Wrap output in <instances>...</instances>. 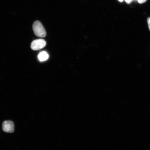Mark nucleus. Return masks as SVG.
<instances>
[{
	"mask_svg": "<svg viewBox=\"0 0 150 150\" xmlns=\"http://www.w3.org/2000/svg\"><path fill=\"white\" fill-rule=\"evenodd\" d=\"M33 28L34 33L37 36L40 38L46 37V32L45 30L40 21H36L34 22Z\"/></svg>",
	"mask_w": 150,
	"mask_h": 150,
	"instance_id": "nucleus-1",
	"label": "nucleus"
},
{
	"mask_svg": "<svg viewBox=\"0 0 150 150\" xmlns=\"http://www.w3.org/2000/svg\"><path fill=\"white\" fill-rule=\"evenodd\" d=\"M46 42L44 39H38L33 41L31 45L32 49L37 50L42 49L46 46Z\"/></svg>",
	"mask_w": 150,
	"mask_h": 150,
	"instance_id": "nucleus-2",
	"label": "nucleus"
},
{
	"mask_svg": "<svg viewBox=\"0 0 150 150\" xmlns=\"http://www.w3.org/2000/svg\"><path fill=\"white\" fill-rule=\"evenodd\" d=\"M2 129L5 132H13L14 130L13 122L10 120L4 121L2 124Z\"/></svg>",
	"mask_w": 150,
	"mask_h": 150,
	"instance_id": "nucleus-3",
	"label": "nucleus"
},
{
	"mask_svg": "<svg viewBox=\"0 0 150 150\" xmlns=\"http://www.w3.org/2000/svg\"><path fill=\"white\" fill-rule=\"evenodd\" d=\"M49 55L46 52H41L38 55V58L39 61L43 62L46 61L48 59Z\"/></svg>",
	"mask_w": 150,
	"mask_h": 150,
	"instance_id": "nucleus-4",
	"label": "nucleus"
},
{
	"mask_svg": "<svg viewBox=\"0 0 150 150\" xmlns=\"http://www.w3.org/2000/svg\"><path fill=\"white\" fill-rule=\"evenodd\" d=\"M147 21L149 29L150 31V18H147Z\"/></svg>",
	"mask_w": 150,
	"mask_h": 150,
	"instance_id": "nucleus-5",
	"label": "nucleus"
},
{
	"mask_svg": "<svg viewBox=\"0 0 150 150\" xmlns=\"http://www.w3.org/2000/svg\"><path fill=\"white\" fill-rule=\"evenodd\" d=\"M147 0H137L138 2L140 4H142L145 3Z\"/></svg>",
	"mask_w": 150,
	"mask_h": 150,
	"instance_id": "nucleus-6",
	"label": "nucleus"
},
{
	"mask_svg": "<svg viewBox=\"0 0 150 150\" xmlns=\"http://www.w3.org/2000/svg\"><path fill=\"white\" fill-rule=\"evenodd\" d=\"M125 2L129 4L132 2L134 0H125Z\"/></svg>",
	"mask_w": 150,
	"mask_h": 150,
	"instance_id": "nucleus-7",
	"label": "nucleus"
},
{
	"mask_svg": "<svg viewBox=\"0 0 150 150\" xmlns=\"http://www.w3.org/2000/svg\"><path fill=\"white\" fill-rule=\"evenodd\" d=\"M119 1L121 2H122L123 1V0H118Z\"/></svg>",
	"mask_w": 150,
	"mask_h": 150,
	"instance_id": "nucleus-8",
	"label": "nucleus"
}]
</instances>
